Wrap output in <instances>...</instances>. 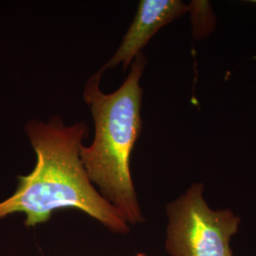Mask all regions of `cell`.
I'll return each mask as SVG.
<instances>
[{
    "mask_svg": "<svg viewBox=\"0 0 256 256\" xmlns=\"http://www.w3.org/2000/svg\"><path fill=\"white\" fill-rule=\"evenodd\" d=\"M28 140L36 154L34 169L19 176L16 191L0 202V220L16 212L26 216L25 225L36 227L50 220L55 210H81L110 230L126 234L128 222L90 182L80 150L88 136L84 122L66 124L59 116L26 124Z\"/></svg>",
    "mask_w": 256,
    "mask_h": 256,
    "instance_id": "1",
    "label": "cell"
},
{
    "mask_svg": "<svg viewBox=\"0 0 256 256\" xmlns=\"http://www.w3.org/2000/svg\"><path fill=\"white\" fill-rule=\"evenodd\" d=\"M147 58L138 55L126 78L115 92L101 90L100 68L86 82L82 97L92 112L94 138L80 156L90 182L128 224L144 221L130 171V158L142 130L144 90L140 79Z\"/></svg>",
    "mask_w": 256,
    "mask_h": 256,
    "instance_id": "2",
    "label": "cell"
},
{
    "mask_svg": "<svg viewBox=\"0 0 256 256\" xmlns=\"http://www.w3.org/2000/svg\"><path fill=\"white\" fill-rule=\"evenodd\" d=\"M166 250L172 256H232L230 240L240 218L230 210H212L204 185L192 184L167 205Z\"/></svg>",
    "mask_w": 256,
    "mask_h": 256,
    "instance_id": "3",
    "label": "cell"
},
{
    "mask_svg": "<svg viewBox=\"0 0 256 256\" xmlns=\"http://www.w3.org/2000/svg\"><path fill=\"white\" fill-rule=\"evenodd\" d=\"M186 12H188V4L182 0L140 1L136 16L128 32L116 52L102 66V70L106 72L120 64L122 66L124 70H126L160 28Z\"/></svg>",
    "mask_w": 256,
    "mask_h": 256,
    "instance_id": "4",
    "label": "cell"
},
{
    "mask_svg": "<svg viewBox=\"0 0 256 256\" xmlns=\"http://www.w3.org/2000/svg\"><path fill=\"white\" fill-rule=\"evenodd\" d=\"M192 23V36L200 40L210 34L216 28V18L212 6L207 1H191L188 4Z\"/></svg>",
    "mask_w": 256,
    "mask_h": 256,
    "instance_id": "5",
    "label": "cell"
},
{
    "mask_svg": "<svg viewBox=\"0 0 256 256\" xmlns=\"http://www.w3.org/2000/svg\"><path fill=\"white\" fill-rule=\"evenodd\" d=\"M137 256H144V254H138Z\"/></svg>",
    "mask_w": 256,
    "mask_h": 256,
    "instance_id": "6",
    "label": "cell"
},
{
    "mask_svg": "<svg viewBox=\"0 0 256 256\" xmlns=\"http://www.w3.org/2000/svg\"><path fill=\"white\" fill-rule=\"evenodd\" d=\"M252 2H254V3H256V1H252Z\"/></svg>",
    "mask_w": 256,
    "mask_h": 256,
    "instance_id": "7",
    "label": "cell"
}]
</instances>
